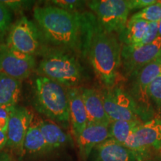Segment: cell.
<instances>
[{
  "instance_id": "obj_24",
  "label": "cell",
  "mask_w": 161,
  "mask_h": 161,
  "mask_svg": "<svg viewBox=\"0 0 161 161\" xmlns=\"http://www.w3.org/2000/svg\"><path fill=\"white\" fill-rule=\"evenodd\" d=\"M52 5L69 12H77L86 3V1L78 0H54L51 1Z\"/></svg>"
},
{
  "instance_id": "obj_21",
  "label": "cell",
  "mask_w": 161,
  "mask_h": 161,
  "mask_svg": "<svg viewBox=\"0 0 161 161\" xmlns=\"http://www.w3.org/2000/svg\"><path fill=\"white\" fill-rule=\"evenodd\" d=\"M142 122V121L140 119L111 122L109 125L110 138L116 141L119 143L123 145L128 136Z\"/></svg>"
},
{
  "instance_id": "obj_2",
  "label": "cell",
  "mask_w": 161,
  "mask_h": 161,
  "mask_svg": "<svg viewBox=\"0 0 161 161\" xmlns=\"http://www.w3.org/2000/svg\"><path fill=\"white\" fill-rule=\"evenodd\" d=\"M88 19L85 57L101 83L112 87L116 84L120 72L122 45L119 36L105 31L92 12H89Z\"/></svg>"
},
{
  "instance_id": "obj_30",
  "label": "cell",
  "mask_w": 161,
  "mask_h": 161,
  "mask_svg": "<svg viewBox=\"0 0 161 161\" xmlns=\"http://www.w3.org/2000/svg\"><path fill=\"white\" fill-rule=\"evenodd\" d=\"M7 144V134L0 131V150H2Z\"/></svg>"
},
{
  "instance_id": "obj_27",
  "label": "cell",
  "mask_w": 161,
  "mask_h": 161,
  "mask_svg": "<svg viewBox=\"0 0 161 161\" xmlns=\"http://www.w3.org/2000/svg\"><path fill=\"white\" fill-rule=\"evenodd\" d=\"M12 108L13 107H0V131H7Z\"/></svg>"
},
{
  "instance_id": "obj_34",
  "label": "cell",
  "mask_w": 161,
  "mask_h": 161,
  "mask_svg": "<svg viewBox=\"0 0 161 161\" xmlns=\"http://www.w3.org/2000/svg\"><path fill=\"white\" fill-rule=\"evenodd\" d=\"M157 2H158V3L160 4V5H161V0H158V1H157Z\"/></svg>"
},
{
  "instance_id": "obj_3",
  "label": "cell",
  "mask_w": 161,
  "mask_h": 161,
  "mask_svg": "<svg viewBox=\"0 0 161 161\" xmlns=\"http://www.w3.org/2000/svg\"><path fill=\"white\" fill-rule=\"evenodd\" d=\"M78 57L67 50L48 47L43 52L37 71L40 76L66 87H78L84 79V69Z\"/></svg>"
},
{
  "instance_id": "obj_20",
  "label": "cell",
  "mask_w": 161,
  "mask_h": 161,
  "mask_svg": "<svg viewBox=\"0 0 161 161\" xmlns=\"http://www.w3.org/2000/svg\"><path fill=\"white\" fill-rule=\"evenodd\" d=\"M24 152L33 155H41L49 152L38 125H32L29 127L24 140Z\"/></svg>"
},
{
  "instance_id": "obj_28",
  "label": "cell",
  "mask_w": 161,
  "mask_h": 161,
  "mask_svg": "<svg viewBox=\"0 0 161 161\" xmlns=\"http://www.w3.org/2000/svg\"><path fill=\"white\" fill-rule=\"evenodd\" d=\"M156 3V0H128L130 11L136 9H140L141 11V10L146 8L148 6Z\"/></svg>"
},
{
  "instance_id": "obj_23",
  "label": "cell",
  "mask_w": 161,
  "mask_h": 161,
  "mask_svg": "<svg viewBox=\"0 0 161 161\" xmlns=\"http://www.w3.org/2000/svg\"><path fill=\"white\" fill-rule=\"evenodd\" d=\"M131 18L144 20L148 23H158L161 19V5L157 2L134 14Z\"/></svg>"
},
{
  "instance_id": "obj_22",
  "label": "cell",
  "mask_w": 161,
  "mask_h": 161,
  "mask_svg": "<svg viewBox=\"0 0 161 161\" xmlns=\"http://www.w3.org/2000/svg\"><path fill=\"white\" fill-rule=\"evenodd\" d=\"M148 95L154 110V118L161 119V75L150 84Z\"/></svg>"
},
{
  "instance_id": "obj_10",
  "label": "cell",
  "mask_w": 161,
  "mask_h": 161,
  "mask_svg": "<svg viewBox=\"0 0 161 161\" xmlns=\"http://www.w3.org/2000/svg\"><path fill=\"white\" fill-rule=\"evenodd\" d=\"M161 57V37L152 43L137 48L122 46L120 71L125 78L133 74Z\"/></svg>"
},
{
  "instance_id": "obj_31",
  "label": "cell",
  "mask_w": 161,
  "mask_h": 161,
  "mask_svg": "<svg viewBox=\"0 0 161 161\" xmlns=\"http://www.w3.org/2000/svg\"><path fill=\"white\" fill-rule=\"evenodd\" d=\"M146 161H161V154L160 153V154L152 157H151L150 155L149 158L147 159Z\"/></svg>"
},
{
  "instance_id": "obj_35",
  "label": "cell",
  "mask_w": 161,
  "mask_h": 161,
  "mask_svg": "<svg viewBox=\"0 0 161 161\" xmlns=\"http://www.w3.org/2000/svg\"><path fill=\"white\" fill-rule=\"evenodd\" d=\"M160 75H161V70H160Z\"/></svg>"
},
{
  "instance_id": "obj_1",
  "label": "cell",
  "mask_w": 161,
  "mask_h": 161,
  "mask_svg": "<svg viewBox=\"0 0 161 161\" xmlns=\"http://www.w3.org/2000/svg\"><path fill=\"white\" fill-rule=\"evenodd\" d=\"M88 16L89 12H69L53 5L34 10V17L46 41L78 57H85Z\"/></svg>"
},
{
  "instance_id": "obj_15",
  "label": "cell",
  "mask_w": 161,
  "mask_h": 161,
  "mask_svg": "<svg viewBox=\"0 0 161 161\" xmlns=\"http://www.w3.org/2000/svg\"><path fill=\"white\" fill-rule=\"evenodd\" d=\"M91 161H137L131 151L111 138L94 148Z\"/></svg>"
},
{
  "instance_id": "obj_14",
  "label": "cell",
  "mask_w": 161,
  "mask_h": 161,
  "mask_svg": "<svg viewBox=\"0 0 161 161\" xmlns=\"http://www.w3.org/2000/svg\"><path fill=\"white\" fill-rule=\"evenodd\" d=\"M79 89L85 106L88 124L109 125L110 120L104 110L100 90L87 87H79Z\"/></svg>"
},
{
  "instance_id": "obj_29",
  "label": "cell",
  "mask_w": 161,
  "mask_h": 161,
  "mask_svg": "<svg viewBox=\"0 0 161 161\" xmlns=\"http://www.w3.org/2000/svg\"><path fill=\"white\" fill-rule=\"evenodd\" d=\"M5 5L7 6L10 10H14V11H19L25 8L27 5H29L30 2L28 1H19V0H10V1H2Z\"/></svg>"
},
{
  "instance_id": "obj_5",
  "label": "cell",
  "mask_w": 161,
  "mask_h": 161,
  "mask_svg": "<svg viewBox=\"0 0 161 161\" xmlns=\"http://www.w3.org/2000/svg\"><path fill=\"white\" fill-rule=\"evenodd\" d=\"M160 70L161 57L128 78L130 84L128 92L135 102L139 119L142 122L154 118V110L148 95V88L153 80L160 75Z\"/></svg>"
},
{
  "instance_id": "obj_17",
  "label": "cell",
  "mask_w": 161,
  "mask_h": 161,
  "mask_svg": "<svg viewBox=\"0 0 161 161\" xmlns=\"http://www.w3.org/2000/svg\"><path fill=\"white\" fill-rule=\"evenodd\" d=\"M49 152L60 149L69 142V137L57 124L49 120L40 121L37 124Z\"/></svg>"
},
{
  "instance_id": "obj_13",
  "label": "cell",
  "mask_w": 161,
  "mask_h": 161,
  "mask_svg": "<svg viewBox=\"0 0 161 161\" xmlns=\"http://www.w3.org/2000/svg\"><path fill=\"white\" fill-rule=\"evenodd\" d=\"M109 125L103 124H87L76 139L82 161H86L94 148L110 138Z\"/></svg>"
},
{
  "instance_id": "obj_9",
  "label": "cell",
  "mask_w": 161,
  "mask_h": 161,
  "mask_svg": "<svg viewBox=\"0 0 161 161\" xmlns=\"http://www.w3.org/2000/svg\"><path fill=\"white\" fill-rule=\"evenodd\" d=\"M100 92L110 122L140 119L135 102L123 87L116 84L112 87H104Z\"/></svg>"
},
{
  "instance_id": "obj_33",
  "label": "cell",
  "mask_w": 161,
  "mask_h": 161,
  "mask_svg": "<svg viewBox=\"0 0 161 161\" xmlns=\"http://www.w3.org/2000/svg\"><path fill=\"white\" fill-rule=\"evenodd\" d=\"M158 36L161 37V19L158 22Z\"/></svg>"
},
{
  "instance_id": "obj_6",
  "label": "cell",
  "mask_w": 161,
  "mask_h": 161,
  "mask_svg": "<svg viewBox=\"0 0 161 161\" xmlns=\"http://www.w3.org/2000/svg\"><path fill=\"white\" fill-rule=\"evenodd\" d=\"M86 5L105 31L119 37L123 33L130 12L128 0H92Z\"/></svg>"
},
{
  "instance_id": "obj_4",
  "label": "cell",
  "mask_w": 161,
  "mask_h": 161,
  "mask_svg": "<svg viewBox=\"0 0 161 161\" xmlns=\"http://www.w3.org/2000/svg\"><path fill=\"white\" fill-rule=\"evenodd\" d=\"M34 105L36 110L64 127L69 123L67 87L43 76L35 82Z\"/></svg>"
},
{
  "instance_id": "obj_16",
  "label": "cell",
  "mask_w": 161,
  "mask_h": 161,
  "mask_svg": "<svg viewBox=\"0 0 161 161\" xmlns=\"http://www.w3.org/2000/svg\"><path fill=\"white\" fill-rule=\"evenodd\" d=\"M69 101V123L75 139L80 135L88 124L85 106L79 87L67 88Z\"/></svg>"
},
{
  "instance_id": "obj_7",
  "label": "cell",
  "mask_w": 161,
  "mask_h": 161,
  "mask_svg": "<svg viewBox=\"0 0 161 161\" xmlns=\"http://www.w3.org/2000/svg\"><path fill=\"white\" fill-rule=\"evenodd\" d=\"M46 40L35 23L23 17L12 25L7 39V46L16 51L35 57L43 54L47 48Z\"/></svg>"
},
{
  "instance_id": "obj_8",
  "label": "cell",
  "mask_w": 161,
  "mask_h": 161,
  "mask_svg": "<svg viewBox=\"0 0 161 161\" xmlns=\"http://www.w3.org/2000/svg\"><path fill=\"white\" fill-rule=\"evenodd\" d=\"M123 145L134 153L136 160L146 161L151 151H161V119L154 118L142 122Z\"/></svg>"
},
{
  "instance_id": "obj_26",
  "label": "cell",
  "mask_w": 161,
  "mask_h": 161,
  "mask_svg": "<svg viewBox=\"0 0 161 161\" xmlns=\"http://www.w3.org/2000/svg\"><path fill=\"white\" fill-rule=\"evenodd\" d=\"M158 37V23H148L147 29L143 39L141 42L140 46H142L147 44L152 43ZM137 48V47H136Z\"/></svg>"
},
{
  "instance_id": "obj_19",
  "label": "cell",
  "mask_w": 161,
  "mask_h": 161,
  "mask_svg": "<svg viewBox=\"0 0 161 161\" xmlns=\"http://www.w3.org/2000/svg\"><path fill=\"white\" fill-rule=\"evenodd\" d=\"M148 23L142 19L130 18L127 23L125 29L119 37L125 46L136 48L140 46L146 34Z\"/></svg>"
},
{
  "instance_id": "obj_12",
  "label": "cell",
  "mask_w": 161,
  "mask_h": 161,
  "mask_svg": "<svg viewBox=\"0 0 161 161\" xmlns=\"http://www.w3.org/2000/svg\"><path fill=\"white\" fill-rule=\"evenodd\" d=\"M32 114L27 108L20 106H14L11 108L8 125L7 144L6 146L15 151L17 154L24 152V140L31 126Z\"/></svg>"
},
{
  "instance_id": "obj_18",
  "label": "cell",
  "mask_w": 161,
  "mask_h": 161,
  "mask_svg": "<svg viewBox=\"0 0 161 161\" xmlns=\"http://www.w3.org/2000/svg\"><path fill=\"white\" fill-rule=\"evenodd\" d=\"M22 81L0 72V107H14L21 95Z\"/></svg>"
},
{
  "instance_id": "obj_32",
  "label": "cell",
  "mask_w": 161,
  "mask_h": 161,
  "mask_svg": "<svg viewBox=\"0 0 161 161\" xmlns=\"http://www.w3.org/2000/svg\"><path fill=\"white\" fill-rule=\"evenodd\" d=\"M0 161H15L14 160H13L11 158H10L8 155H3L0 158Z\"/></svg>"
},
{
  "instance_id": "obj_11",
  "label": "cell",
  "mask_w": 161,
  "mask_h": 161,
  "mask_svg": "<svg viewBox=\"0 0 161 161\" xmlns=\"http://www.w3.org/2000/svg\"><path fill=\"white\" fill-rule=\"evenodd\" d=\"M35 57L10 48L7 44L0 45V72L15 79L27 78L35 69Z\"/></svg>"
},
{
  "instance_id": "obj_25",
  "label": "cell",
  "mask_w": 161,
  "mask_h": 161,
  "mask_svg": "<svg viewBox=\"0 0 161 161\" xmlns=\"http://www.w3.org/2000/svg\"><path fill=\"white\" fill-rule=\"evenodd\" d=\"M11 19V10L3 2L0 1V35L8 28Z\"/></svg>"
}]
</instances>
